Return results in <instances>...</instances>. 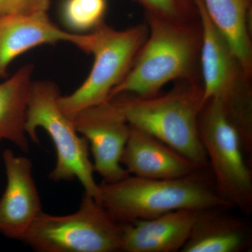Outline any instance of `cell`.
I'll use <instances>...</instances> for the list:
<instances>
[{"instance_id": "6da1fadb", "label": "cell", "mask_w": 252, "mask_h": 252, "mask_svg": "<svg viewBox=\"0 0 252 252\" xmlns=\"http://www.w3.org/2000/svg\"><path fill=\"white\" fill-rule=\"evenodd\" d=\"M149 34L124 80L111 92L154 97L173 81L201 82L200 21L176 23L144 14Z\"/></svg>"}, {"instance_id": "7a4b0ae2", "label": "cell", "mask_w": 252, "mask_h": 252, "mask_svg": "<svg viewBox=\"0 0 252 252\" xmlns=\"http://www.w3.org/2000/svg\"><path fill=\"white\" fill-rule=\"evenodd\" d=\"M207 170L172 180L129 175L114 183L102 182L96 200L119 223L151 220L181 209L229 208L217 195Z\"/></svg>"}, {"instance_id": "3957f363", "label": "cell", "mask_w": 252, "mask_h": 252, "mask_svg": "<svg viewBox=\"0 0 252 252\" xmlns=\"http://www.w3.org/2000/svg\"><path fill=\"white\" fill-rule=\"evenodd\" d=\"M112 99L130 126L161 141L201 168L208 167L198 130L203 105L202 84L180 81L162 95L141 97L124 94Z\"/></svg>"}, {"instance_id": "277c9868", "label": "cell", "mask_w": 252, "mask_h": 252, "mask_svg": "<svg viewBox=\"0 0 252 252\" xmlns=\"http://www.w3.org/2000/svg\"><path fill=\"white\" fill-rule=\"evenodd\" d=\"M202 29L200 76L203 103L216 99L238 128L247 153L252 150V77L215 26L202 0H195Z\"/></svg>"}, {"instance_id": "5b68a950", "label": "cell", "mask_w": 252, "mask_h": 252, "mask_svg": "<svg viewBox=\"0 0 252 252\" xmlns=\"http://www.w3.org/2000/svg\"><path fill=\"white\" fill-rule=\"evenodd\" d=\"M148 34L146 22L124 31L104 22L86 34L81 50L94 55V64L77 90L59 96L58 104L63 114L72 119L83 109L108 101L113 89L130 71Z\"/></svg>"}, {"instance_id": "8992f818", "label": "cell", "mask_w": 252, "mask_h": 252, "mask_svg": "<svg viewBox=\"0 0 252 252\" xmlns=\"http://www.w3.org/2000/svg\"><path fill=\"white\" fill-rule=\"evenodd\" d=\"M59 88L49 81L32 85L26 112L25 130L34 143L39 144L36 131L44 129L56 147V163L49 177L55 182L77 179L85 190L97 199L99 184L94 178V164L89 157V144L79 135L70 118L63 114L58 104Z\"/></svg>"}, {"instance_id": "52a82bcc", "label": "cell", "mask_w": 252, "mask_h": 252, "mask_svg": "<svg viewBox=\"0 0 252 252\" xmlns=\"http://www.w3.org/2000/svg\"><path fill=\"white\" fill-rule=\"evenodd\" d=\"M122 223L84 192L74 213L41 212L22 242L39 252H122Z\"/></svg>"}, {"instance_id": "ba28073f", "label": "cell", "mask_w": 252, "mask_h": 252, "mask_svg": "<svg viewBox=\"0 0 252 252\" xmlns=\"http://www.w3.org/2000/svg\"><path fill=\"white\" fill-rule=\"evenodd\" d=\"M199 138L210 165L217 195L230 207L252 211V174L238 128L216 99L205 101L199 114Z\"/></svg>"}, {"instance_id": "9c48e42d", "label": "cell", "mask_w": 252, "mask_h": 252, "mask_svg": "<svg viewBox=\"0 0 252 252\" xmlns=\"http://www.w3.org/2000/svg\"><path fill=\"white\" fill-rule=\"evenodd\" d=\"M71 119L77 132L89 142L94 172L102 182L114 183L129 175L121 158L130 126L114 100L83 109Z\"/></svg>"}, {"instance_id": "30bf717a", "label": "cell", "mask_w": 252, "mask_h": 252, "mask_svg": "<svg viewBox=\"0 0 252 252\" xmlns=\"http://www.w3.org/2000/svg\"><path fill=\"white\" fill-rule=\"evenodd\" d=\"M6 189L0 198V234L21 240L42 212L39 192L32 176V163L11 149L3 152Z\"/></svg>"}, {"instance_id": "8fae6325", "label": "cell", "mask_w": 252, "mask_h": 252, "mask_svg": "<svg viewBox=\"0 0 252 252\" xmlns=\"http://www.w3.org/2000/svg\"><path fill=\"white\" fill-rule=\"evenodd\" d=\"M84 39L85 34L69 32L58 27L47 12L0 18V79L6 77L11 63L30 50L63 41L80 49Z\"/></svg>"}, {"instance_id": "7c38bea8", "label": "cell", "mask_w": 252, "mask_h": 252, "mask_svg": "<svg viewBox=\"0 0 252 252\" xmlns=\"http://www.w3.org/2000/svg\"><path fill=\"white\" fill-rule=\"evenodd\" d=\"M121 163L129 175L153 180L183 178L204 170L166 144L132 126Z\"/></svg>"}, {"instance_id": "4fadbf2b", "label": "cell", "mask_w": 252, "mask_h": 252, "mask_svg": "<svg viewBox=\"0 0 252 252\" xmlns=\"http://www.w3.org/2000/svg\"><path fill=\"white\" fill-rule=\"evenodd\" d=\"M200 210L181 209L151 220L122 223V252H180Z\"/></svg>"}, {"instance_id": "5bb4252c", "label": "cell", "mask_w": 252, "mask_h": 252, "mask_svg": "<svg viewBox=\"0 0 252 252\" xmlns=\"http://www.w3.org/2000/svg\"><path fill=\"white\" fill-rule=\"evenodd\" d=\"M216 207L199 211L181 252H241L252 245L248 223Z\"/></svg>"}, {"instance_id": "9a60e30c", "label": "cell", "mask_w": 252, "mask_h": 252, "mask_svg": "<svg viewBox=\"0 0 252 252\" xmlns=\"http://www.w3.org/2000/svg\"><path fill=\"white\" fill-rule=\"evenodd\" d=\"M32 72V64H26L0 83V139L9 141L23 152L30 148L25 123Z\"/></svg>"}, {"instance_id": "2e32d148", "label": "cell", "mask_w": 252, "mask_h": 252, "mask_svg": "<svg viewBox=\"0 0 252 252\" xmlns=\"http://www.w3.org/2000/svg\"><path fill=\"white\" fill-rule=\"evenodd\" d=\"M207 14L221 32L252 77V0H202Z\"/></svg>"}, {"instance_id": "e0dca14e", "label": "cell", "mask_w": 252, "mask_h": 252, "mask_svg": "<svg viewBox=\"0 0 252 252\" xmlns=\"http://www.w3.org/2000/svg\"><path fill=\"white\" fill-rule=\"evenodd\" d=\"M107 9V0H64L60 14L68 30L85 32L104 22Z\"/></svg>"}, {"instance_id": "ac0fdd59", "label": "cell", "mask_w": 252, "mask_h": 252, "mask_svg": "<svg viewBox=\"0 0 252 252\" xmlns=\"http://www.w3.org/2000/svg\"><path fill=\"white\" fill-rule=\"evenodd\" d=\"M144 9V14L176 23L200 21L195 0H133Z\"/></svg>"}, {"instance_id": "d6986e66", "label": "cell", "mask_w": 252, "mask_h": 252, "mask_svg": "<svg viewBox=\"0 0 252 252\" xmlns=\"http://www.w3.org/2000/svg\"><path fill=\"white\" fill-rule=\"evenodd\" d=\"M51 0H0V18L47 12Z\"/></svg>"}, {"instance_id": "ffe728a7", "label": "cell", "mask_w": 252, "mask_h": 252, "mask_svg": "<svg viewBox=\"0 0 252 252\" xmlns=\"http://www.w3.org/2000/svg\"><path fill=\"white\" fill-rule=\"evenodd\" d=\"M1 139H0V142H1Z\"/></svg>"}]
</instances>
